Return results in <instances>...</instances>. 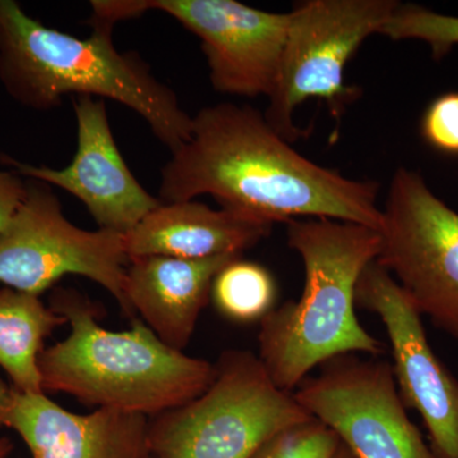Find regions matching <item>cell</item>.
<instances>
[{"label": "cell", "mask_w": 458, "mask_h": 458, "mask_svg": "<svg viewBox=\"0 0 458 458\" xmlns=\"http://www.w3.org/2000/svg\"><path fill=\"white\" fill-rule=\"evenodd\" d=\"M128 261L125 234L77 227L51 186L26 179L25 199L0 233V283L40 295L63 276H86L135 318L125 293Z\"/></svg>", "instance_id": "52a82bcc"}, {"label": "cell", "mask_w": 458, "mask_h": 458, "mask_svg": "<svg viewBox=\"0 0 458 458\" xmlns=\"http://www.w3.org/2000/svg\"><path fill=\"white\" fill-rule=\"evenodd\" d=\"M357 306L381 319L401 399L420 414L434 454L458 458V379L434 352L420 313L377 260L358 282Z\"/></svg>", "instance_id": "8fae6325"}, {"label": "cell", "mask_w": 458, "mask_h": 458, "mask_svg": "<svg viewBox=\"0 0 458 458\" xmlns=\"http://www.w3.org/2000/svg\"><path fill=\"white\" fill-rule=\"evenodd\" d=\"M331 458H357L351 450H349L346 445H344L342 442L337 445L336 451L334 452L333 456Z\"/></svg>", "instance_id": "603a6c76"}, {"label": "cell", "mask_w": 458, "mask_h": 458, "mask_svg": "<svg viewBox=\"0 0 458 458\" xmlns=\"http://www.w3.org/2000/svg\"><path fill=\"white\" fill-rule=\"evenodd\" d=\"M276 297L278 288L270 271L241 258L216 274L210 293L218 312L237 324L261 322L276 309Z\"/></svg>", "instance_id": "e0dca14e"}, {"label": "cell", "mask_w": 458, "mask_h": 458, "mask_svg": "<svg viewBox=\"0 0 458 458\" xmlns=\"http://www.w3.org/2000/svg\"><path fill=\"white\" fill-rule=\"evenodd\" d=\"M65 324L64 316L44 304L40 295L0 289V367L18 393L45 394L38 370L42 343Z\"/></svg>", "instance_id": "2e32d148"}, {"label": "cell", "mask_w": 458, "mask_h": 458, "mask_svg": "<svg viewBox=\"0 0 458 458\" xmlns=\"http://www.w3.org/2000/svg\"><path fill=\"white\" fill-rule=\"evenodd\" d=\"M237 258L241 256L199 260L167 256L132 259L126 267V300L132 313H140L165 345L182 352L209 302L214 278Z\"/></svg>", "instance_id": "5bb4252c"}, {"label": "cell", "mask_w": 458, "mask_h": 458, "mask_svg": "<svg viewBox=\"0 0 458 458\" xmlns=\"http://www.w3.org/2000/svg\"><path fill=\"white\" fill-rule=\"evenodd\" d=\"M12 450H13V443L5 437H0V458H7Z\"/></svg>", "instance_id": "cb8c5ba5"}, {"label": "cell", "mask_w": 458, "mask_h": 458, "mask_svg": "<svg viewBox=\"0 0 458 458\" xmlns=\"http://www.w3.org/2000/svg\"><path fill=\"white\" fill-rule=\"evenodd\" d=\"M288 245L300 255L304 284L297 301L260 322L259 355L274 384L294 393L313 369L346 354L378 358L384 343L357 318V285L381 251V233L355 223L295 219Z\"/></svg>", "instance_id": "3957f363"}, {"label": "cell", "mask_w": 458, "mask_h": 458, "mask_svg": "<svg viewBox=\"0 0 458 458\" xmlns=\"http://www.w3.org/2000/svg\"><path fill=\"white\" fill-rule=\"evenodd\" d=\"M375 181L344 177L300 155L264 114L231 102L201 108L190 138L161 171L164 204L212 195L223 209L262 222L327 218L381 231Z\"/></svg>", "instance_id": "6da1fadb"}, {"label": "cell", "mask_w": 458, "mask_h": 458, "mask_svg": "<svg viewBox=\"0 0 458 458\" xmlns=\"http://www.w3.org/2000/svg\"><path fill=\"white\" fill-rule=\"evenodd\" d=\"M96 25L164 12L194 33L207 57L213 89L227 95L269 98L288 33V13H271L236 0H93Z\"/></svg>", "instance_id": "ba28073f"}, {"label": "cell", "mask_w": 458, "mask_h": 458, "mask_svg": "<svg viewBox=\"0 0 458 458\" xmlns=\"http://www.w3.org/2000/svg\"><path fill=\"white\" fill-rule=\"evenodd\" d=\"M212 384L194 400L152 417V458H254L280 433L311 420L249 351L223 352Z\"/></svg>", "instance_id": "5b68a950"}, {"label": "cell", "mask_w": 458, "mask_h": 458, "mask_svg": "<svg viewBox=\"0 0 458 458\" xmlns=\"http://www.w3.org/2000/svg\"><path fill=\"white\" fill-rule=\"evenodd\" d=\"M379 35L391 40L427 42L436 59H442L458 45V17L436 13L420 5L399 4Z\"/></svg>", "instance_id": "ac0fdd59"}, {"label": "cell", "mask_w": 458, "mask_h": 458, "mask_svg": "<svg viewBox=\"0 0 458 458\" xmlns=\"http://www.w3.org/2000/svg\"><path fill=\"white\" fill-rule=\"evenodd\" d=\"M273 225L197 200L159 205L125 234L129 260L146 256L209 259L242 255L269 236Z\"/></svg>", "instance_id": "9a60e30c"}, {"label": "cell", "mask_w": 458, "mask_h": 458, "mask_svg": "<svg viewBox=\"0 0 458 458\" xmlns=\"http://www.w3.org/2000/svg\"><path fill=\"white\" fill-rule=\"evenodd\" d=\"M0 83L9 98L35 111L59 107L65 96L114 99L146 120L172 152L191 134L192 116L138 54L120 53L113 29L78 38L45 26L20 3L0 0Z\"/></svg>", "instance_id": "7a4b0ae2"}, {"label": "cell", "mask_w": 458, "mask_h": 458, "mask_svg": "<svg viewBox=\"0 0 458 458\" xmlns=\"http://www.w3.org/2000/svg\"><path fill=\"white\" fill-rule=\"evenodd\" d=\"M149 418L114 409L75 414L47 394L18 393L3 427L22 437L33 458H148Z\"/></svg>", "instance_id": "4fadbf2b"}, {"label": "cell", "mask_w": 458, "mask_h": 458, "mask_svg": "<svg viewBox=\"0 0 458 458\" xmlns=\"http://www.w3.org/2000/svg\"><path fill=\"white\" fill-rule=\"evenodd\" d=\"M148 458H152V457H150V456H149V457H148Z\"/></svg>", "instance_id": "d4e9b609"}, {"label": "cell", "mask_w": 458, "mask_h": 458, "mask_svg": "<svg viewBox=\"0 0 458 458\" xmlns=\"http://www.w3.org/2000/svg\"><path fill=\"white\" fill-rule=\"evenodd\" d=\"M293 394L357 458H438L410 420L388 361L334 358Z\"/></svg>", "instance_id": "30bf717a"}, {"label": "cell", "mask_w": 458, "mask_h": 458, "mask_svg": "<svg viewBox=\"0 0 458 458\" xmlns=\"http://www.w3.org/2000/svg\"><path fill=\"white\" fill-rule=\"evenodd\" d=\"M50 307L71 334L38 357L42 390L98 409L156 417L185 405L212 384L216 366L165 345L134 318L128 331L98 324L99 306L73 288H56Z\"/></svg>", "instance_id": "277c9868"}, {"label": "cell", "mask_w": 458, "mask_h": 458, "mask_svg": "<svg viewBox=\"0 0 458 458\" xmlns=\"http://www.w3.org/2000/svg\"><path fill=\"white\" fill-rule=\"evenodd\" d=\"M73 106L77 150L71 165L53 168L0 159L20 176L56 186L82 201L99 229L128 234L162 201L138 182L123 161L104 99L77 98Z\"/></svg>", "instance_id": "7c38bea8"}, {"label": "cell", "mask_w": 458, "mask_h": 458, "mask_svg": "<svg viewBox=\"0 0 458 458\" xmlns=\"http://www.w3.org/2000/svg\"><path fill=\"white\" fill-rule=\"evenodd\" d=\"M396 0H306L289 12L288 33L276 86L264 116L285 140H300L297 108L327 102L334 116L355 98L345 86L346 64L370 35L381 31L399 7Z\"/></svg>", "instance_id": "8992f818"}, {"label": "cell", "mask_w": 458, "mask_h": 458, "mask_svg": "<svg viewBox=\"0 0 458 458\" xmlns=\"http://www.w3.org/2000/svg\"><path fill=\"white\" fill-rule=\"evenodd\" d=\"M12 388H9L5 382L0 378V427H3L5 414L11 403Z\"/></svg>", "instance_id": "7402d4cb"}, {"label": "cell", "mask_w": 458, "mask_h": 458, "mask_svg": "<svg viewBox=\"0 0 458 458\" xmlns=\"http://www.w3.org/2000/svg\"><path fill=\"white\" fill-rule=\"evenodd\" d=\"M339 438L319 421L311 419L267 442L254 458H331Z\"/></svg>", "instance_id": "d6986e66"}, {"label": "cell", "mask_w": 458, "mask_h": 458, "mask_svg": "<svg viewBox=\"0 0 458 458\" xmlns=\"http://www.w3.org/2000/svg\"><path fill=\"white\" fill-rule=\"evenodd\" d=\"M382 216L377 262L421 316L458 342V213L418 172L399 168Z\"/></svg>", "instance_id": "9c48e42d"}, {"label": "cell", "mask_w": 458, "mask_h": 458, "mask_svg": "<svg viewBox=\"0 0 458 458\" xmlns=\"http://www.w3.org/2000/svg\"><path fill=\"white\" fill-rule=\"evenodd\" d=\"M421 135L434 149L458 156V92L434 99L421 119Z\"/></svg>", "instance_id": "ffe728a7"}, {"label": "cell", "mask_w": 458, "mask_h": 458, "mask_svg": "<svg viewBox=\"0 0 458 458\" xmlns=\"http://www.w3.org/2000/svg\"><path fill=\"white\" fill-rule=\"evenodd\" d=\"M26 195V180L16 172L0 170V233L7 227Z\"/></svg>", "instance_id": "44dd1931"}]
</instances>
